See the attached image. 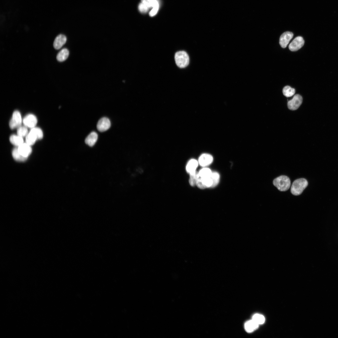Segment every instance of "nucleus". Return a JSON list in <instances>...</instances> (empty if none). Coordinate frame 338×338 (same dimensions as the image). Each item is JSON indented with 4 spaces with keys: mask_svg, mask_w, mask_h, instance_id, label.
Wrapping results in <instances>:
<instances>
[{
    "mask_svg": "<svg viewBox=\"0 0 338 338\" xmlns=\"http://www.w3.org/2000/svg\"><path fill=\"white\" fill-rule=\"evenodd\" d=\"M273 184L280 191H285L290 188L291 182L288 177L281 175L274 179Z\"/></svg>",
    "mask_w": 338,
    "mask_h": 338,
    "instance_id": "nucleus-2",
    "label": "nucleus"
},
{
    "mask_svg": "<svg viewBox=\"0 0 338 338\" xmlns=\"http://www.w3.org/2000/svg\"><path fill=\"white\" fill-rule=\"evenodd\" d=\"M158 8L159 7L153 8L149 13V15L151 17H153L156 15L158 12Z\"/></svg>",
    "mask_w": 338,
    "mask_h": 338,
    "instance_id": "nucleus-30",
    "label": "nucleus"
},
{
    "mask_svg": "<svg viewBox=\"0 0 338 338\" xmlns=\"http://www.w3.org/2000/svg\"><path fill=\"white\" fill-rule=\"evenodd\" d=\"M22 122V117L20 112L18 110L15 111L9 123L10 127L12 129L18 128L21 126Z\"/></svg>",
    "mask_w": 338,
    "mask_h": 338,
    "instance_id": "nucleus-4",
    "label": "nucleus"
},
{
    "mask_svg": "<svg viewBox=\"0 0 338 338\" xmlns=\"http://www.w3.org/2000/svg\"><path fill=\"white\" fill-rule=\"evenodd\" d=\"M175 59L177 65L180 68H185L189 64V58L185 51H179L175 54Z\"/></svg>",
    "mask_w": 338,
    "mask_h": 338,
    "instance_id": "nucleus-3",
    "label": "nucleus"
},
{
    "mask_svg": "<svg viewBox=\"0 0 338 338\" xmlns=\"http://www.w3.org/2000/svg\"><path fill=\"white\" fill-rule=\"evenodd\" d=\"M31 130L37 136L38 140L41 139L43 137V134L42 130L39 128L34 127L31 128Z\"/></svg>",
    "mask_w": 338,
    "mask_h": 338,
    "instance_id": "nucleus-28",
    "label": "nucleus"
},
{
    "mask_svg": "<svg viewBox=\"0 0 338 338\" xmlns=\"http://www.w3.org/2000/svg\"><path fill=\"white\" fill-rule=\"evenodd\" d=\"M302 98L300 95L299 94L295 95L292 99L288 101L287 105L288 108L292 110H297L302 104Z\"/></svg>",
    "mask_w": 338,
    "mask_h": 338,
    "instance_id": "nucleus-5",
    "label": "nucleus"
},
{
    "mask_svg": "<svg viewBox=\"0 0 338 338\" xmlns=\"http://www.w3.org/2000/svg\"><path fill=\"white\" fill-rule=\"evenodd\" d=\"M198 163V161L195 159H192L190 160L186 166L187 172L190 174L196 171Z\"/></svg>",
    "mask_w": 338,
    "mask_h": 338,
    "instance_id": "nucleus-14",
    "label": "nucleus"
},
{
    "mask_svg": "<svg viewBox=\"0 0 338 338\" xmlns=\"http://www.w3.org/2000/svg\"><path fill=\"white\" fill-rule=\"evenodd\" d=\"M200 177L199 172L197 171L190 173L189 182L190 185L192 186L196 185L197 181Z\"/></svg>",
    "mask_w": 338,
    "mask_h": 338,
    "instance_id": "nucleus-19",
    "label": "nucleus"
},
{
    "mask_svg": "<svg viewBox=\"0 0 338 338\" xmlns=\"http://www.w3.org/2000/svg\"><path fill=\"white\" fill-rule=\"evenodd\" d=\"M17 135L23 137L26 136L28 134V130L26 126H20L18 128Z\"/></svg>",
    "mask_w": 338,
    "mask_h": 338,
    "instance_id": "nucleus-26",
    "label": "nucleus"
},
{
    "mask_svg": "<svg viewBox=\"0 0 338 338\" xmlns=\"http://www.w3.org/2000/svg\"><path fill=\"white\" fill-rule=\"evenodd\" d=\"M283 93L284 95L286 97H290L294 94L295 90L289 86H286L283 88Z\"/></svg>",
    "mask_w": 338,
    "mask_h": 338,
    "instance_id": "nucleus-21",
    "label": "nucleus"
},
{
    "mask_svg": "<svg viewBox=\"0 0 338 338\" xmlns=\"http://www.w3.org/2000/svg\"><path fill=\"white\" fill-rule=\"evenodd\" d=\"M210 177L213 181V184L211 187H214L218 184L220 180V175L216 172H212Z\"/></svg>",
    "mask_w": 338,
    "mask_h": 338,
    "instance_id": "nucleus-22",
    "label": "nucleus"
},
{
    "mask_svg": "<svg viewBox=\"0 0 338 338\" xmlns=\"http://www.w3.org/2000/svg\"><path fill=\"white\" fill-rule=\"evenodd\" d=\"M110 122L109 119L106 117H103L98 121L97 128L100 132H104L108 130L110 126Z\"/></svg>",
    "mask_w": 338,
    "mask_h": 338,
    "instance_id": "nucleus-7",
    "label": "nucleus"
},
{
    "mask_svg": "<svg viewBox=\"0 0 338 338\" xmlns=\"http://www.w3.org/2000/svg\"><path fill=\"white\" fill-rule=\"evenodd\" d=\"M69 54V52L68 50L66 48H64L58 53L57 55L56 59L58 61L63 62L67 59Z\"/></svg>",
    "mask_w": 338,
    "mask_h": 338,
    "instance_id": "nucleus-17",
    "label": "nucleus"
},
{
    "mask_svg": "<svg viewBox=\"0 0 338 338\" xmlns=\"http://www.w3.org/2000/svg\"><path fill=\"white\" fill-rule=\"evenodd\" d=\"M252 320L259 325L263 324L265 320V318L263 315L258 314L254 315Z\"/></svg>",
    "mask_w": 338,
    "mask_h": 338,
    "instance_id": "nucleus-25",
    "label": "nucleus"
},
{
    "mask_svg": "<svg viewBox=\"0 0 338 338\" xmlns=\"http://www.w3.org/2000/svg\"><path fill=\"white\" fill-rule=\"evenodd\" d=\"M38 140V139L37 136L31 130L26 136V142L30 146L33 145Z\"/></svg>",
    "mask_w": 338,
    "mask_h": 338,
    "instance_id": "nucleus-16",
    "label": "nucleus"
},
{
    "mask_svg": "<svg viewBox=\"0 0 338 338\" xmlns=\"http://www.w3.org/2000/svg\"><path fill=\"white\" fill-rule=\"evenodd\" d=\"M308 185V182L305 178H300L294 180L291 187V192L294 195H300Z\"/></svg>",
    "mask_w": 338,
    "mask_h": 338,
    "instance_id": "nucleus-1",
    "label": "nucleus"
},
{
    "mask_svg": "<svg viewBox=\"0 0 338 338\" xmlns=\"http://www.w3.org/2000/svg\"><path fill=\"white\" fill-rule=\"evenodd\" d=\"M12 155L13 158L18 161H23L27 159V158L23 156L18 152V147L14 148L13 150Z\"/></svg>",
    "mask_w": 338,
    "mask_h": 338,
    "instance_id": "nucleus-20",
    "label": "nucleus"
},
{
    "mask_svg": "<svg viewBox=\"0 0 338 338\" xmlns=\"http://www.w3.org/2000/svg\"><path fill=\"white\" fill-rule=\"evenodd\" d=\"M259 325L252 320L247 321L244 324V328L248 332H253L257 329Z\"/></svg>",
    "mask_w": 338,
    "mask_h": 338,
    "instance_id": "nucleus-15",
    "label": "nucleus"
},
{
    "mask_svg": "<svg viewBox=\"0 0 338 338\" xmlns=\"http://www.w3.org/2000/svg\"><path fill=\"white\" fill-rule=\"evenodd\" d=\"M141 1L149 8L159 7V4L156 0H141Z\"/></svg>",
    "mask_w": 338,
    "mask_h": 338,
    "instance_id": "nucleus-24",
    "label": "nucleus"
},
{
    "mask_svg": "<svg viewBox=\"0 0 338 338\" xmlns=\"http://www.w3.org/2000/svg\"><path fill=\"white\" fill-rule=\"evenodd\" d=\"M149 8L146 5L142 3H140L138 6L139 10L142 13L147 12Z\"/></svg>",
    "mask_w": 338,
    "mask_h": 338,
    "instance_id": "nucleus-29",
    "label": "nucleus"
},
{
    "mask_svg": "<svg viewBox=\"0 0 338 338\" xmlns=\"http://www.w3.org/2000/svg\"><path fill=\"white\" fill-rule=\"evenodd\" d=\"M304 43V40L302 37H297L290 44L289 49L292 51H296L303 46Z\"/></svg>",
    "mask_w": 338,
    "mask_h": 338,
    "instance_id": "nucleus-6",
    "label": "nucleus"
},
{
    "mask_svg": "<svg viewBox=\"0 0 338 338\" xmlns=\"http://www.w3.org/2000/svg\"><path fill=\"white\" fill-rule=\"evenodd\" d=\"M23 122L27 127L33 128L35 126L37 123V119L34 115L29 114L26 115L23 120Z\"/></svg>",
    "mask_w": 338,
    "mask_h": 338,
    "instance_id": "nucleus-8",
    "label": "nucleus"
},
{
    "mask_svg": "<svg viewBox=\"0 0 338 338\" xmlns=\"http://www.w3.org/2000/svg\"><path fill=\"white\" fill-rule=\"evenodd\" d=\"M212 172L210 169L204 168L200 170L199 173L200 177L205 178L210 177Z\"/></svg>",
    "mask_w": 338,
    "mask_h": 338,
    "instance_id": "nucleus-23",
    "label": "nucleus"
},
{
    "mask_svg": "<svg viewBox=\"0 0 338 338\" xmlns=\"http://www.w3.org/2000/svg\"><path fill=\"white\" fill-rule=\"evenodd\" d=\"M213 161V158L211 155L204 153L199 157L198 162L199 165L202 166H206L211 164Z\"/></svg>",
    "mask_w": 338,
    "mask_h": 338,
    "instance_id": "nucleus-10",
    "label": "nucleus"
},
{
    "mask_svg": "<svg viewBox=\"0 0 338 338\" xmlns=\"http://www.w3.org/2000/svg\"><path fill=\"white\" fill-rule=\"evenodd\" d=\"M293 36V33L289 31L286 32L282 33L280 37L279 40L281 46L283 48H286Z\"/></svg>",
    "mask_w": 338,
    "mask_h": 338,
    "instance_id": "nucleus-9",
    "label": "nucleus"
},
{
    "mask_svg": "<svg viewBox=\"0 0 338 338\" xmlns=\"http://www.w3.org/2000/svg\"><path fill=\"white\" fill-rule=\"evenodd\" d=\"M98 139V135L94 131L91 132L86 137L85 142L89 146H93L96 142Z\"/></svg>",
    "mask_w": 338,
    "mask_h": 338,
    "instance_id": "nucleus-13",
    "label": "nucleus"
},
{
    "mask_svg": "<svg viewBox=\"0 0 338 338\" xmlns=\"http://www.w3.org/2000/svg\"><path fill=\"white\" fill-rule=\"evenodd\" d=\"M18 151L23 157L28 158L32 151L31 146L26 143H23L18 146Z\"/></svg>",
    "mask_w": 338,
    "mask_h": 338,
    "instance_id": "nucleus-11",
    "label": "nucleus"
},
{
    "mask_svg": "<svg viewBox=\"0 0 338 338\" xmlns=\"http://www.w3.org/2000/svg\"><path fill=\"white\" fill-rule=\"evenodd\" d=\"M201 178L202 183L206 188L211 187L213 184V181L210 177Z\"/></svg>",
    "mask_w": 338,
    "mask_h": 338,
    "instance_id": "nucleus-27",
    "label": "nucleus"
},
{
    "mask_svg": "<svg viewBox=\"0 0 338 338\" xmlns=\"http://www.w3.org/2000/svg\"><path fill=\"white\" fill-rule=\"evenodd\" d=\"M67 38L63 34H59L55 38L53 43L54 48L56 49H60L66 42Z\"/></svg>",
    "mask_w": 338,
    "mask_h": 338,
    "instance_id": "nucleus-12",
    "label": "nucleus"
},
{
    "mask_svg": "<svg viewBox=\"0 0 338 338\" xmlns=\"http://www.w3.org/2000/svg\"><path fill=\"white\" fill-rule=\"evenodd\" d=\"M9 140L12 144L18 146L23 143V137L18 135H11L10 137Z\"/></svg>",
    "mask_w": 338,
    "mask_h": 338,
    "instance_id": "nucleus-18",
    "label": "nucleus"
},
{
    "mask_svg": "<svg viewBox=\"0 0 338 338\" xmlns=\"http://www.w3.org/2000/svg\"><path fill=\"white\" fill-rule=\"evenodd\" d=\"M196 185L200 189H204L206 188V187L202 184L201 178L200 177L197 180Z\"/></svg>",
    "mask_w": 338,
    "mask_h": 338,
    "instance_id": "nucleus-31",
    "label": "nucleus"
}]
</instances>
